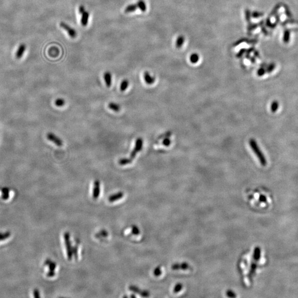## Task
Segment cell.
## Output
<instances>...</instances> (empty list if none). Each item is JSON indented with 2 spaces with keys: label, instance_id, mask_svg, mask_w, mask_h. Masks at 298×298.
<instances>
[{
  "label": "cell",
  "instance_id": "cell-15",
  "mask_svg": "<svg viewBox=\"0 0 298 298\" xmlns=\"http://www.w3.org/2000/svg\"><path fill=\"white\" fill-rule=\"evenodd\" d=\"M108 107H109V109L112 110L114 111V112H119L121 110V107H120V106L118 105V104L113 103V102L109 103L108 104Z\"/></svg>",
  "mask_w": 298,
  "mask_h": 298
},
{
  "label": "cell",
  "instance_id": "cell-33",
  "mask_svg": "<svg viewBox=\"0 0 298 298\" xmlns=\"http://www.w3.org/2000/svg\"><path fill=\"white\" fill-rule=\"evenodd\" d=\"M284 10H285V13L286 15V16L288 17L289 18H292V14L291 12L290 11V9H289V7H288V6H286V5H284Z\"/></svg>",
  "mask_w": 298,
  "mask_h": 298
},
{
  "label": "cell",
  "instance_id": "cell-8",
  "mask_svg": "<svg viewBox=\"0 0 298 298\" xmlns=\"http://www.w3.org/2000/svg\"><path fill=\"white\" fill-rule=\"evenodd\" d=\"M124 193L122 192H119L114 195H110L108 198V201L109 202H114L115 201H118L119 199H121V198L123 197L124 196Z\"/></svg>",
  "mask_w": 298,
  "mask_h": 298
},
{
  "label": "cell",
  "instance_id": "cell-10",
  "mask_svg": "<svg viewBox=\"0 0 298 298\" xmlns=\"http://www.w3.org/2000/svg\"><path fill=\"white\" fill-rule=\"evenodd\" d=\"M104 79L107 86L108 87H110L112 85V77L111 73L109 71L106 72L104 74Z\"/></svg>",
  "mask_w": 298,
  "mask_h": 298
},
{
  "label": "cell",
  "instance_id": "cell-9",
  "mask_svg": "<svg viewBox=\"0 0 298 298\" xmlns=\"http://www.w3.org/2000/svg\"><path fill=\"white\" fill-rule=\"evenodd\" d=\"M144 79L145 82L148 85H152L155 81V77L151 76L148 71H145L144 74Z\"/></svg>",
  "mask_w": 298,
  "mask_h": 298
},
{
  "label": "cell",
  "instance_id": "cell-1",
  "mask_svg": "<svg viewBox=\"0 0 298 298\" xmlns=\"http://www.w3.org/2000/svg\"><path fill=\"white\" fill-rule=\"evenodd\" d=\"M249 144L251 149L253 150L254 154L256 155L258 159L259 160L260 163L262 165L265 166L267 165V160L266 157L263 154L262 151L261 150L257 142L254 139H251L249 141Z\"/></svg>",
  "mask_w": 298,
  "mask_h": 298
},
{
  "label": "cell",
  "instance_id": "cell-20",
  "mask_svg": "<svg viewBox=\"0 0 298 298\" xmlns=\"http://www.w3.org/2000/svg\"><path fill=\"white\" fill-rule=\"evenodd\" d=\"M129 85V82L128 80H123V81L121 82V87H120L121 91V92L125 91L127 89V88L128 87Z\"/></svg>",
  "mask_w": 298,
  "mask_h": 298
},
{
  "label": "cell",
  "instance_id": "cell-39",
  "mask_svg": "<svg viewBox=\"0 0 298 298\" xmlns=\"http://www.w3.org/2000/svg\"><path fill=\"white\" fill-rule=\"evenodd\" d=\"M85 11H86V10H85V8L84 6L81 5V6H80L79 7V13L82 15Z\"/></svg>",
  "mask_w": 298,
  "mask_h": 298
},
{
  "label": "cell",
  "instance_id": "cell-35",
  "mask_svg": "<svg viewBox=\"0 0 298 298\" xmlns=\"http://www.w3.org/2000/svg\"><path fill=\"white\" fill-rule=\"evenodd\" d=\"M72 254L73 256H74L75 258L77 259L78 258V247L76 245H75L74 247H72Z\"/></svg>",
  "mask_w": 298,
  "mask_h": 298
},
{
  "label": "cell",
  "instance_id": "cell-27",
  "mask_svg": "<svg viewBox=\"0 0 298 298\" xmlns=\"http://www.w3.org/2000/svg\"><path fill=\"white\" fill-rule=\"evenodd\" d=\"M188 267V266L187 264H182L181 265H174L172 266V268L173 269H187Z\"/></svg>",
  "mask_w": 298,
  "mask_h": 298
},
{
  "label": "cell",
  "instance_id": "cell-28",
  "mask_svg": "<svg viewBox=\"0 0 298 298\" xmlns=\"http://www.w3.org/2000/svg\"><path fill=\"white\" fill-rule=\"evenodd\" d=\"M55 104L57 107H62L64 106L65 105V101L64 99L62 98H58L57 99L55 102Z\"/></svg>",
  "mask_w": 298,
  "mask_h": 298
},
{
  "label": "cell",
  "instance_id": "cell-11",
  "mask_svg": "<svg viewBox=\"0 0 298 298\" xmlns=\"http://www.w3.org/2000/svg\"><path fill=\"white\" fill-rule=\"evenodd\" d=\"M26 49V46L24 44H22L19 45L18 47V50L16 54V56L17 59H21V58L23 56L24 53Z\"/></svg>",
  "mask_w": 298,
  "mask_h": 298
},
{
  "label": "cell",
  "instance_id": "cell-21",
  "mask_svg": "<svg viewBox=\"0 0 298 298\" xmlns=\"http://www.w3.org/2000/svg\"><path fill=\"white\" fill-rule=\"evenodd\" d=\"M260 256H261V250L258 247H257L255 248L254 252V260L257 262L260 259Z\"/></svg>",
  "mask_w": 298,
  "mask_h": 298
},
{
  "label": "cell",
  "instance_id": "cell-38",
  "mask_svg": "<svg viewBox=\"0 0 298 298\" xmlns=\"http://www.w3.org/2000/svg\"><path fill=\"white\" fill-rule=\"evenodd\" d=\"M33 295H34V297H35V298H39V297H40V294H39V292L38 289H35L34 290V291H33Z\"/></svg>",
  "mask_w": 298,
  "mask_h": 298
},
{
  "label": "cell",
  "instance_id": "cell-16",
  "mask_svg": "<svg viewBox=\"0 0 298 298\" xmlns=\"http://www.w3.org/2000/svg\"><path fill=\"white\" fill-rule=\"evenodd\" d=\"M184 41V37L182 36H179L177 38V40H176V47L177 48H180L182 46V45L183 44Z\"/></svg>",
  "mask_w": 298,
  "mask_h": 298
},
{
  "label": "cell",
  "instance_id": "cell-36",
  "mask_svg": "<svg viewBox=\"0 0 298 298\" xmlns=\"http://www.w3.org/2000/svg\"><path fill=\"white\" fill-rule=\"evenodd\" d=\"M171 140L170 139L168 138H165L163 139V144L165 146H168L171 145Z\"/></svg>",
  "mask_w": 298,
  "mask_h": 298
},
{
  "label": "cell",
  "instance_id": "cell-13",
  "mask_svg": "<svg viewBox=\"0 0 298 298\" xmlns=\"http://www.w3.org/2000/svg\"><path fill=\"white\" fill-rule=\"evenodd\" d=\"M137 9H139V4L138 2L135 4H132L127 6L125 9V12L130 13V12H134Z\"/></svg>",
  "mask_w": 298,
  "mask_h": 298
},
{
  "label": "cell",
  "instance_id": "cell-41",
  "mask_svg": "<svg viewBox=\"0 0 298 298\" xmlns=\"http://www.w3.org/2000/svg\"><path fill=\"white\" fill-rule=\"evenodd\" d=\"M260 200L261 202L265 203V202H267V199H266V196H265L263 195H260Z\"/></svg>",
  "mask_w": 298,
  "mask_h": 298
},
{
  "label": "cell",
  "instance_id": "cell-25",
  "mask_svg": "<svg viewBox=\"0 0 298 298\" xmlns=\"http://www.w3.org/2000/svg\"><path fill=\"white\" fill-rule=\"evenodd\" d=\"M139 4V9H140L142 12H145L147 9L146 5L143 0H139L138 1Z\"/></svg>",
  "mask_w": 298,
  "mask_h": 298
},
{
  "label": "cell",
  "instance_id": "cell-7",
  "mask_svg": "<svg viewBox=\"0 0 298 298\" xmlns=\"http://www.w3.org/2000/svg\"><path fill=\"white\" fill-rule=\"evenodd\" d=\"M100 195V182L98 180H96L94 182L93 189L92 193V197L95 199H97Z\"/></svg>",
  "mask_w": 298,
  "mask_h": 298
},
{
  "label": "cell",
  "instance_id": "cell-43",
  "mask_svg": "<svg viewBox=\"0 0 298 298\" xmlns=\"http://www.w3.org/2000/svg\"><path fill=\"white\" fill-rule=\"evenodd\" d=\"M131 298H136V295H131L130 296Z\"/></svg>",
  "mask_w": 298,
  "mask_h": 298
},
{
  "label": "cell",
  "instance_id": "cell-24",
  "mask_svg": "<svg viewBox=\"0 0 298 298\" xmlns=\"http://www.w3.org/2000/svg\"><path fill=\"white\" fill-rule=\"evenodd\" d=\"M11 233L9 231H7L5 233H0V241L9 238V237L11 236Z\"/></svg>",
  "mask_w": 298,
  "mask_h": 298
},
{
  "label": "cell",
  "instance_id": "cell-12",
  "mask_svg": "<svg viewBox=\"0 0 298 298\" xmlns=\"http://www.w3.org/2000/svg\"><path fill=\"white\" fill-rule=\"evenodd\" d=\"M89 13L88 11H85L82 14L81 23L82 26L83 27H86V26L87 25L88 22H89Z\"/></svg>",
  "mask_w": 298,
  "mask_h": 298
},
{
  "label": "cell",
  "instance_id": "cell-14",
  "mask_svg": "<svg viewBox=\"0 0 298 298\" xmlns=\"http://www.w3.org/2000/svg\"><path fill=\"white\" fill-rule=\"evenodd\" d=\"M290 30L286 28L284 31L283 41L285 43H288L290 40Z\"/></svg>",
  "mask_w": 298,
  "mask_h": 298
},
{
  "label": "cell",
  "instance_id": "cell-29",
  "mask_svg": "<svg viewBox=\"0 0 298 298\" xmlns=\"http://www.w3.org/2000/svg\"><path fill=\"white\" fill-rule=\"evenodd\" d=\"M298 24V21H296V20H294V19H286V21L283 22L282 23H281V26H282L283 27L286 26L287 24Z\"/></svg>",
  "mask_w": 298,
  "mask_h": 298
},
{
  "label": "cell",
  "instance_id": "cell-5",
  "mask_svg": "<svg viewBox=\"0 0 298 298\" xmlns=\"http://www.w3.org/2000/svg\"><path fill=\"white\" fill-rule=\"evenodd\" d=\"M60 26L64 30H65L66 31H67L68 35L70 36L71 38H74L77 36V32H76V30H75L74 28L70 27L67 24L63 22H61L60 23Z\"/></svg>",
  "mask_w": 298,
  "mask_h": 298
},
{
  "label": "cell",
  "instance_id": "cell-42",
  "mask_svg": "<svg viewBox=\"0 0 298 298\" xmlns=\"http://www.w3.org/2000/svg\"><path fill=\"white\" fill-rule=\"evenodd\" d=\"M254 14L255 16H254V17H260V16H262V14L261 13H258V12H256V13H254Z\"/></svg>",
  "mask_w": 298,
  "mask_h": 298
},
{
  "label": "cell",
  "instance_id": "cell-40",
  "mask_svg": "<svg viewBox=\"0 0 298 298\" xmlns=\"http://www.w3.org/2000/svg\"><path fill=\"white\" fill-rule=\"evenodd\" d=\"M182 288V284H177L175 286L174 289V292H178Z\"/></svg>",
  "mask_w": 298,
  "mask_h": 298
},
{
  "label": "cell",
  "instance_id": "cell-31",
  "mask_svg": "<svg viewBox=\"0 0 298 298\" xmlns=\"http://www.w3.org/2000/svg\"><path fill=\"white\" fill-rule=\"evenodd\" d=\"M275 64L274 63H271L268 65L266 68V72H267L268 73H271L275 70Z\"/></svg>",
  "mask_w": 298,
  "mask_h": 298
},
{
  "label": "cell",
  "instance_id": "cell-3",
  "mask_svg": "<svg viewBox=\"0 0 298 298\" xmlns=\"http://www.w3.org/2000/svg\"><path fill=\"white\" fill-rule=\"evenodd\" d=\"M143 146V140L141 138H139L136 140L135 146L130 154V159H134L135 157L136 154L142 150Z\"/></svg>",
  "mask_w": 298,
  "mask_h": 298
},
{
  "label": "cell",
  "instance_id": "cell-37",
  "mask_svg": "<svg viewBox=\"0 0 298 298\" xmlns=\"http://www.w3.org/2000/svg\"><path fill=\"white\" fill-rule=\"evenodd\" d=\"M140 295L142 297H148L150 296V293L147 290H142Z\"/></svg>",
  "mask_w": 298,
  "mask_h": 298
},
{
  "label": "cell",
  "instance_id": "cell-2",
  "mask_svg": "<svg viewBox=\"0 0 298 298\" xmlns=\"http://www.w3.org/2000/svg\"><path fill=\"white\" fill-rule=\"evenodd\" d=\"M64 238L65 246L66 248L68 260L71 261L72 259L73 254H72V246L71 245V242L70 241V233L68 232H66L64 235Z\"/></svg>",
  "mask_w": 298,
  "mask_h": 298
},
{
  "label": "cell",
  "instance_id": "cell-30",
  "mask_svg": "<svg viewBox=\"0 0 298 298\" xmlns=\"http://www.w3.org/2000/svg\"><path fill=\"white\" fill-rule=\"evenodd\" d=\"M108 235V232L107 231L104 230H102L100 231L98 233H96L95 235V236L98 238L99 237H107Z\"/></svg>",
  "mask_w": 298,
  "mask_h": 298
},
{
  "label": "cell",
  "instance_id": "cell-34",
  "mask_svg": "<svg viewBox=\"0 0 298 298\" xmlns=\"http://www.w3.org/2000/svg\"><path fill=\"white\" fill-rule=\"evenodd\" d=\"M153 273H154V275L156 276V277H159V275H161L162 272H161V270L160 267H157L156 268L154 269Z\"/></svg>",
  "mask_w": 298,
  "mask_h": 298
},
{
  "label": "cell",
  "instance_id": "cell-19",
  "mask_svg": "<svg viewBox=\"0 0 298 298\" xmlns=\"http://www.w3.org/2000/svg\"><path fill=\"white\" fill-rule=\"evenodd\" d=\"M190 61L193 64H195L198 62L199 60V56L198 54L193 53L190 56Z\"/></svg>",
  "mask_w": 298,
  "mask_h": 298
},
{
  "label": "cell",
  "instance_id": "cell-32",
  "mask_svg": "<svg viewBox=\"0 0 298 298\" xmlns=\"http://www.w3.org/2000/svg\"><path fill=\"white\" fill-rule=\"evenodd\" d=\"M266 68L265 67H261V68H260L258 71H257V75L258 76H262L263 75H264L265 74H266Z\"/></svg>",
  "mask_w": 298,
  "mask_h": 298
},
{
  "label": "cell",
  "instance_id": "cell-26",
  "mask_svg": "<svg viewBox=\"0 0 298 298\" xmlns=\"http://www.w3.org/2000/svg\"><path fill=\"white\" fill-rule=\"evenodd\" d=\"M131 233L134 235H138L140 234V230L139 228L135 225L131 226Z\"/></svg>",
  "mask_w": 298,
  "mask_h": 298
},
{
  "label": "cell",
  "instance_id": "cell-18",
  "mask_svg": "<svg viewBox=\"0 0 298 298\" xmlns=\"http://www.w3.org/2000/svg\"><path fill=\"white\" fill-rule=\"evenodd\" d=\"M279 104L278 101L274 100L273 102H272L271 106V110L272 112L273 113L275 112L279 108Z\"/></svg>",
  "mask_w": 298,
  "mask_h": 298
},
{
  "label": "cell",
  "instance_id": "cell-22",
  "mask_svg": "<svg viewBox=\"0 0 298 298\" xmlns=\"http://www.w3.org/2000/svg\"><path fill=\"white\" fill-rule=\"evenodd\" d=\"M129 290H130V291L133 292L134 293H137V294H138L140 295L141 294L142 290H141V289H140L138 287L135 286H129Z\"/></svg>",
  "mask_w": 298,
  "mask_h": 298
},
{
  "label": "cell",
  "instance_id": "cell-17",
  "mask_svg": "<svg viewBox=\"0 0 298 298\" xmlns=\"http://www.w3.org/2000/svg\"><path fill=\"white\" fill-rule=\"evenodd\" d=\"M132 161H133V160L131 159L130 158H129V159L123 158V159H120L118 161V163L120 165H127V164L131 163H132Z\"/></svg>",
  "mask_w": 298,
  "mask_h": 298
},
{
  "label": "cell",
  "instance_id": "cell-4",
  "mask_svg": "<svg viewBox=\"0 0 298 298\" xmlns=\"http://www.w3.org/2000/svg\"><path fill=\"white\" fill-rule=\"evenodd\" d=\"M45 266H47L49 267V271L47 274V277H53L55 275V269L56 268V264L55 262H53L50 259H47L45 261L44 263Z\"/></svg>",
  "mask_w": 298,
  "mask_h": 298
},
{
  "label": "cell",
  "instance_id": "cell-23",
  "mask_svg": "<svg viewBox=\"0 0 298 298\" xmlns=\"http://www.w3.org/2000/svg\"><path fill=\"white\" fill-rule=\"evenodd\" d=\"M2 198L3 199L6 200L9 197V189L7 188H4L2 191Z\"/></svg>",
  "mask_w": 298,
  "mask_h": 298
},
{
  "label": "cell",
  "instance_id": "cell-6",
  "mask_svg": "<svg viewBox=\"0 0 298 298\" xmlns=\"http://www.w3.org/2000/svg\"><path fill=\"white\" fill-rule=\"evenodd\" d=\"M47 137L49 140L54 142L58 146H62L63 145V142L62 140L60 139L59 137L55 135L53 133H47Z\"/></svg>",
  "mask_w": 298,
  "mask_h": 298
}]
</instances>
